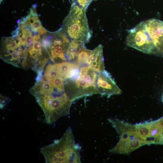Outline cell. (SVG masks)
<instances>
[{
	"label": "cell",
	"mask_w": 163,
	"mask_h": 163,
	"mask_svg": "<svg viewBox=\"0 0 163 163\" xmlns=\"http://www.w3.org/2000/svg\"><path fill=\"white\" fill-rule=\"evenodd\" d=\"M127 45L144 53L163 55V22L151 19L128 31Z\"/></svg>",
	"instance_id": "obj_1"
},
{
	"label": "cell",
	"mask_w": 163,
	"mask_h": 163,
	"mask_svg": "<svg viewBox=\"0 0 163 163\" xmlns=\"http://www.w3.org/2000/svg\"><path fill=\"white\" fill-rule=\"evenodd\" d=\"M80 149L69 127L60 139L41 148L40 152L47 163H80Z\"/></svg>",
	"instance_id": "obj_2"
},
{
	"label": "cell",
	"mask_w": 163,
	"mask_h": 163,
	"mask_svg": "<svg viewBox=\"0 0 163 163\" xmlns=\"http://www.w3.org/2000/svg\"><path fill=\"white\" fill-rule=\"evenodd\" d=\"M33 96L42 110L47 124H52L61 117L69 115L73 100L66 92L55 90L52 93Z\"/></svg>",
	"instance_id": "obj_3"
},
{
	"label": "cell",
	"mask_w": 163,
	"mask_h": 163,
	"mask_svg": "<svg viewBox=\"0 0 163 163\" xmlns=\"http://www.w3.org/2000/svg\"><path fill=\"white\" fill-rule=\"evenodd\" d=\"M63 29L69 38L85 43H88L92 32L89 29L85 10L72 5L68 16L63 23Z\"/></svg>",
	"instance_id": "obj_4"
},
{
	"label": "cell",
	"mask_w": 163,
	"mask_h": 163,
	"mask_svg": "<svg viewBox=\"0 0 163 163\" xmlns=\"http://www.w3.org/2000/svg\"><path fill=\"white\" fill-rule=\"evenodd\" d=\"M98 72L87 64L81 66L78 76L72 81V89L66 92L74 101L85 96L99 94L96 85Z\"/></svg>",
	"instance_id": "obj_5"
},
{
	"label": "cell",
	"mask_w": 163,
	"mask_h": 163,
	"mask_svg": "<svg viewBox=\"0 0 163 163\" xmlns=\"http://www.w3.org/2000/svg\"><path fill=\"white\" fill-rule=\"evenodd\" d=\"M19 41L14 32L12 37L2 39L1 58L5 62L17 67H28L29 50Z\"/></svg>",
	"instance_id": "obj_6"
},
{
	"label": "cell",
	"mask_w": 163,
	"mask_h": 163,
	"mask_svg": "<svg viewBox=\"0 0 163 163\" xmlns=\"http://www.w3.org/2000/svg\"><path fill=\"white\" fill-rule=\"evenodd\" d=\"M48 35L49 43L47 50L50 60L55 63L66 61L70 42L64 30L62 29L54 33H49Z\"/></svg>",
	"instance_id": "obj_7"
},
{
	"label": "cell",
	"mask_w": 163,
	"mask_h": 163,
	"mask_svg": "<svg viewBox=\"0 0 163 163\" xmlns=\"http://www.w3.org/2000/svg\"><path fill=\"white\" fill-rule=\"evenodd\" d=\"M96 85L99 94L107 95L108 97L120 94L122 92L110 74L105 70L98 72Z\"/></svg>",
	"instance_id": "obj_8"
},
{
	"label": "cell",
	"mask_w": 163,
	"mask_h": 163,
	"mask_svg": "<svg viewBox=\"0 0 163 163\" xmlns=\"http://www.w3.org/2000/svg\"><path fill=\"white\" fill-rule=\"evenodd\" d=\"M147 144L148 143L146 141L140 138L120 139L115 146L109 152L112 154L129 155L138 148Z\"/></svg>",
	"instance_id": "obj_9"
},
{
	"label": "cell",
	"mask_w": 163,
	"mask_h": 163,
	"mask_svg": "<svg viewBox=\"0 0 163 163\" xmlns=\"http://www.w3.org/2000/svg\"><path fill=\"white\" fill-rule=\"evenodd\" d=\"M54 64L59 75L65 80L74 78L78 75L79 65L76 63L65 61Z\"/></svg>",
	"instance_id": "obj_10"
},
{
	"label": "cell",
	"mask_w": 163,
	"mask_h": 163,
	"mask_svg": "<svg viewBox=\"0 0 163 163\" xmlns=\"http://www.w3.org/2000/svg\"><path fill=\"white\" fill-rule=\"evenodd\" d=\"M88 63L98 72H101L105 70L103 46L101 45H99L91 51Z\"/></svg>",
	"instance_id": "obj_11"
},
{
	"label": "cell",
	"mask_w": 163,
	"mask_h": 163,
	"mask_svg": "<svg viewBox=\"0 0 163 163\" xmlns=\"http://www.w3.org/2000/svg\"><path fill=\"white\" fill-rule=\"evenodd\" d=\"M85 43L78 40H72L70 42L66 53L68 61L71 62H76L79 51Z\"/></svg>",
	"instance_id": "obj_12"
},
{
	"label": "cell",
	"mask_w": 163,
	"mask_h": 163,
	"mask_svg": "<svg viewBox=\"0 0 163 163\" xmlns=\"http://www.w3.org/2000/svg\"><path fill=\"white\" fill-rule=\"evenodd\" d=\"M27 18L33 32L40 34H43L47 32L42 26L34 9H30V13Z\"/></svg>",
	"instance_id": "obj_13"
},
{
	"label": "cell",
	"mask_w": 163,
	"mask_h": 163,
	"mask_svg": "<svg viewBox=\"0 0 163 163\" xmlns=\"http://www.w3.org/2000/svg\"><path fill=\"white\" fill-rule=\"evenodd\" d=\"M91 51L87 49L83 45L79 51L76 63L79 65L88 64V59Z\"/></svg>",
	"instance_id": "obj_14"
},
{
	"label": "cell",
	"mask_w": 163,
	"mask_h": 163,
	"mask_svg": "<svg viewBox=\"0 0 163 163\" xmlns=\"http://www.w3.org/2000/svg\"><path fill=\"white\" fill-rule=\"evenodd\" d=\"M78 0H72V1L75 2L77 1Z\"/></svg>",
	"instance_id": "obj_15"
}]
</instances>
